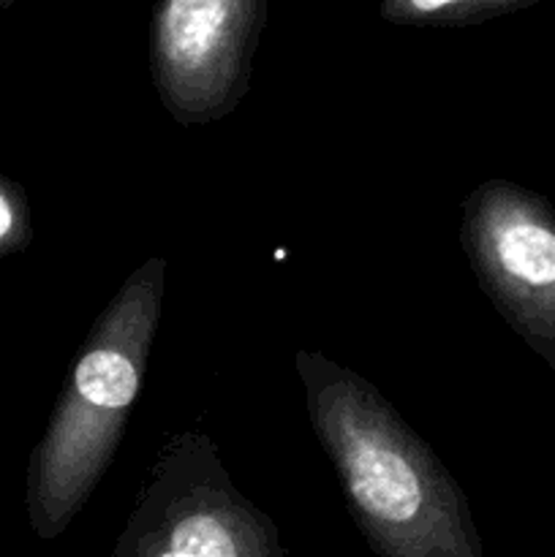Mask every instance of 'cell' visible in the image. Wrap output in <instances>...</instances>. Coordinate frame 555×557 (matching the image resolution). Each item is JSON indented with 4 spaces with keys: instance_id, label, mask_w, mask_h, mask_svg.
<instances>
[{
    "instance_id": "cell-5",
    "label": "cell",
    "mask_w": 555,
    "mask_h": 557,
    "mask_svg": "<svg viewBox=\"0 0 555 557\" xmlns=\"http://www.w3.org/2000/svg\"><path fill=\"white\" fill-rule=\"evenodd\" d=\"M515 9L511 3H397L384 9V14L400 16L411 22H479L488 16L501 14V11Z\"/></svg>"
},
{
    "instance_id": "cell-2",
    "label": "cell",
    "mask_w": 555,
    "mask_h": 557,
    "mask_svg": "<svg viewBox=\"0 0 555 557\" xmlns=\"http://www.w3.org/2000/svg\"><path fill=\"white\" fill-rule=\"evenodd\" d=\"M479 264L511 324L555 364V215L515 188H495L479 221Z\"/></svg>"
},
{
    "instance_id": "cell-6",
    "label": "cell",
    "mask_w": 555,
    "mask_h": 557,
    "mask_svg": "<svg viewBox=\"0 0 555 557\" xmlns=\"http://www.w3.org/2000/svg\"><path fill=\"white\" fill-rule=\"evenodd\" d=\"M25 245V212L14 199V188L0 180V256Z\"/></svg>"
},
{
    "instance_id": "cell-3",
    "label": "cell",
    "mask_w": 555,
    "mask_h": 557,
    "mask_svg": "<svg viewBox=\"0 0 555 557\" xmlns=\"http://www.w3.org/2000/svg\"><path fill=\"white\" fill-rule=\"evenodd\" d=\"M254 14L256 5L223 0H174L158 11V76L177 117L205 120L234 101Z\"/></svg>"
},
{
    "instance_id": "cell-4",
    "label": "cell",
    "mask_w": 555,
    "mask_h": 557,
    "mask_svg": "<svg viewBox=\"0 0 555 557\" xmlns=\"http://www.w3.org/2000/svg\"><path fill=\"white\" fill-rule=\"evenodd\" d=\"M223 479L190 484V500H156L163 522H150L125 557H267L256 515Z\"/></svg>"
},
{
    "instance_id": "cell-1",
    "label": "cell",
    "mask_w": 555,
    "mask_h": 557,
    "mask_svg": "<svg viewBox=\"0 0 555 557\" xmlns=\"http://www.w3.org/2000/svg\"><path fill=\"white\" fill-rule=\"evenodd\" d=\"M351 381V379H348ZM359 384H310L316 422L335 457L362 525L395 557L408 547L455 542L468 531L466 506L455 484L433 473V460L397 430L390 411Z\"/></svg>"
}]
</instances>
